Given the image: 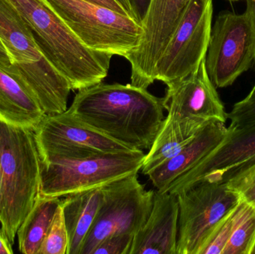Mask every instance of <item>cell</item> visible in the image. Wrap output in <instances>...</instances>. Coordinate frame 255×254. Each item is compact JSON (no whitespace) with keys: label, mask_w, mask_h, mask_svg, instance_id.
Wrapping results in <instances>:
<instances>
[{"label":"cell","mask_w":255,"mask_h":254,"mask_svg":"<svg viewBox=\"0 0 255 254\" xmlns=\"http://www.w3.org/2000/svg\"><path fill=\"white\" fill-rule=\"evenodd\" d=\"M11 64V59H10L5 48L3 46L2 43L0 40V66H1V67H9Z\"/></svg>","instance_id":"31"},{"label":"cell","mask_w":255,"mask_h":254,"mask_svg":"<svg viewBox=\"0 0 255 254\" xmlns=\"http://www.w3.org/2000/svg\"><path fill=\"white\" fill-rule=\"evenodd\" d=\"M227 132L224 122H211L205 125L178 155L147 175L153 186L158 192H166L174 180L214 150L224 140Z\"/></svg>","instance_id":"15"},{"label":"cell","mask_w":255,"mask_h":254,"mask_svg":"<svg viewBox=\"0 0 255 254\" xmlns=\"http://www.w3.org/2000/svg\"><path fill=\"white\" fill-rule=\"evenodd\" d=\"M134 234H117L105 239L92 254H129Z\"/></svg>","instance_id":"26"},{"label":"cell","mask_w":255,"mask_h":254,"mask_svg":"<svg viewBox=\"0 0 255 254\" xmlns=\"http://www.w3.org/2000/svg\"><path fill=\"white\" fill-rule=\"evenodd\" d=\"M34 132L41 161L82 159L136 151L86 125L67 110L46 115Z\"/></svg>","instance_id":"10"},{"label":"cell","mask_w":255,"mask_h":254,"mask_svg":"<svg viewBox=\"0 0 255 254\" xmlns=\"http://www.w3.org/2000/svg\"><path fill=\"white\" fill-rule=\"evenodd\" d=\"M242 201V210L223 254H252L255 246V208Z\"/></svg>","instance_id":"21"},{"label":"cell","mask_w":255,"mask_h":254,"mask_svg":"<svg viewBox=\"0 0 255 254\" xmlns=\"http://www.w3.org/2000/svg\"><path fill=\"white\" fill-rule=\"evenodd\" d=\"M0 195H1V173H0Z\"/></svg>","instance_id":"32"},{"label":"cell","mask_w":255,"mask_h":254,"mask_svg":"<svg viewBox=\"0 0 255 254\" xmlns=\"http://www.w3.org/2000/svg\"><path fill=\"white\" fill-rule=\"evenodd\" d=\"M176 196L179 207L176 254H197L216 225L241 201L225 181L202 180Z\"/></svg>","instance_id":"7"},{"label":"cell","mask_w":255,"mask_h":254,"mask_svg":"<svg viewBox=\"0 0 255 254\" xmlns=\"http://www.w3.org/2000/svg\"><path fill=\"white\" fill-rule=\"evenodd\" d=\"M230 1H238V0H230Z\"/></svg>","instance_id":"34"},{"label":"cell","mask_w":255,"mask_h":254,"mask_svg":"<svg viewBox=\"0 0 255 254\" xmlns=\"http://www.w3.org/2000/svg\"><path fill=\"white\" fill-rule=\"evenodd\" d=\"M83 1L93 3V4H97V5L103 6V7L112 9V10L118 12V13L130 16L127 10L117 0H83Z\"/></svg>","instance_id":"28"},{"label":"cell","mask_w":255,"mask_h":254,"mask_svg":"<svg viewBox=\"0 0 255 254\" xmlns=\"http://www.w3.org/2000/svg\"><path fill=\"white\" fill-rule=\"evenodd\" d=\"M13 253L12 246L7 240L0 228V254H12Z\"/></svg>","instance_id":"30"},{"label":"cell","mask_w":255,"mask_h":254,"mask_svg":"<svg viewBox=\"0 0 255 254\" xmlns=\"http://www.w3.org/2000/svg\"><path fill=\"white\" fill-rule=\"evenodd\" d=\"M224 181L231 190L239 195L241 201L255 208V161L237 170Z\"/></svg>","instance_id":"24"},{"label":"cell","mask_w":255,"mask_h":254,"mask_svg":"<svg viewBox=\"0 0 255 254\" xmlns=\"http://www.w3.org/2000/svg\"><path fill=\"white\" fill-rule=\"evenodd\" d=\"M213 0H191L154 67L153 79L168 85L194 73L205 60L212 28Z\"/></svg>","instance_id":"9"},{"label":"cell","mask_w":255,"mask_h":254,"mask_svg":"<svg viewBox=\"0 0 255 254\" xmlns=\"http://www.w3.org/2000/svg\"><path fill=\"white\" fill-rule=\"evenodd\" d=\"M242 210V201L231 210L211 231L197 254H223Z\"/></svg>","instance_id":"22"},{"label":"cell","mask_w":255,"mask_h":254,"mask_svg":"<svg viewBox=\"0 0 255 254\" xmlns=\"http://www.w3.org/2000/svg\"><path fill=\"white\" fill-rule=\"evenodd\" d=\"M255 161V125L243 128L229 125L224 140L193 168L174 180L166 192L177 195L202 180L224 181L237 170Z\"/></svg>","instance_id":"12"},{"label":"cell","mask_w":255,"mask_h":254,"mask_svg":"<svg viewBox=\"0 0 255 254\" xmlns=\"http://www.w3.org/2000/svg\"><path fill=\"white\" fill-rule=\"evenodd\" d=\"M61 201V198L45 196L39 192L32 208L16 233L21 253L38 254Z\"/></svg>","instance_id":"20"},{"label":"cell","mask_w":255,"mask_h":254,"mask_svg":"<svg viewBox=\"0 0 255 254\" xmlns=\"http://www.w3.org/2000/svg\"><path fill=\"white\" fill-rule=\"evenodd\" d=\"M131 9L132 17L141 25L148 6H149L150 0H128Z\"/></svg>","instance_id":"27"},{"label":"cell","mask_w":255,"mask_h":254,"mask_svg":"<svg viewBox=\"0 0 255 254\" xmlns=\"http://www.w3.org/2000/svg\"><path fill=\"white\" fill-rule=\"evenodd\" d=\"M0 40L11 64H32L44 58L25 19L10 0H0Z\"/></svg>","instance_id":"19"},{"label":"cell","mask_w":255,"mask_h":254,"mask_svg":"<svg viewBox=\"0 0 255 254\" xmlns=\"http://www.w3.org/2000/svg\"><path fill=\"white\" fill-rule=\"evenodd\" d=\"M145 154L142 151L105 154L82 159L40 160V193L52 198L102 187L138 174Z\"/></svg>","instance_id":"4"},{"label":"cell","mask_w":255,"mask_h":254,"mask_svg":"<svg viewBox=\"0 0 255 254\" xmlns=\"http://www.w3.org/2000/svg\"><path fill=\"white\" fill-rule=\"evenodd\" d=\"M163 98L166 116L170 119H193L205 125L211 122L226 123L228 120L224 104L210 79L205 60L190 76L166 85Z\"/></svg>","instance_id":"13"},{"label":"cell","mask_w":255,"mask_h":254,"mask_svg":"<svg viewBox=\"0 0 255 254\" xmlns=\"http://www.w3.org/2000/svg\"><path fill=\"white\" fill-rule=\"evenodd\" d=\"M68 245V234L60 204L38 254H67Z\"/></svg>","instance_id":"23"},{"label":"cell","mask_w":255,"mask_h":254,"mask_svg":"<svg viewBox=\"0 0 255 254\" xmlns=\"http://www.w3.org/2000/svg\"><path fill=\"white\" fill-rule=\"evenodd\" d=\"M0 225L13 246L40 189V158L32 130L0 121Z\"/></svg>","instance_id":"3"},{"label":"cell","mask_w":255,"mask_h":254,"mask_svg":"<svg viewBox=\"0 0 255 254\" xmlns=\"http://www.w3.org/2000/svg\"><path fill=\"white\" fill-rule=\"evenodd\" d=\"M206 125L193 119L178 120L165 117L152 146L145 155L140 169L142 174L148 175L178 155Z\"/></svg>","instance_id":"18"},{"label":"cell","mask_w":255,"mask_h":254,"mask_svg":"<svg viewBox=\"0 0 255 254\" xmlns=\"http://www.w3.org/2000/svg\"><path fill=\"white\" fill-rule=\"evenodd\" d=\"M164 110L163 98L145 88L101 82L79 90L67 111L118 143L143 152L152 146Z\"/></svg>","instance_id":"1"},{"label":"cell","mask_w":255,"mask_h":254,"mask_svg":"<svg viewBox=\"0 0 255 254\" xmlns=\"http://www.w3.org/2000/svg\"><path fill=\"white\" fill-rule=\"evenodd\" d=\"M103 198L80 254H92L108 237L135 234L149 216L154 190H146L133 174L102 186Z\"/></svg>","instance_id":"6"},{"label":"cell","mask_w":255,"mask_h":254,"mask_svg":"<svg viewBox=\"0 0 255 254\" xmlns=\"http://www.w3.org/2000/svg\"><path fill=\"white\" fill-rule=\"evenodd\" d=\"M247 1V10L246 13L250 18L253 25V30H254L255 40V0H246Z\"/></svg>","instance_id":"29"},{"label":"cell","mask_w":255,"mask_h":254,"mask_svg":"<svg viewBox=\"0 0 255 254\" xmlns=\"http://www.w3.org/2000/svg\"><path fill=\"white\" fill-rule=\"evenodd\" d=\"M178 213L176 195L155 191L151 213L134 234L129 254H176Z\"/></svg>","instance_id":"14"},{"label":"cell","mask_w":255,"mask_h":254,"mask_svg":"<svg viewBox=\"0 0 255 254\" xmlns=\"http://www.w3.org/2000/svg\"><path fill=\"white\" fill-rule=\"evenodd\" d=\"M252 254H255V246L254 249H253V252H252Z\"/></svg>","instance_id":"33"},{"label":"cell","mask_w":255,"mask_h":254,"mask_svg":"<svg viewBox=\"0 0 255 254\" xmlns=\"http://www.w3.org/2000/svg\"><path fill=\"white\" fill-rule=\"evenodd\" d=\"M42 55L68 81L72 90L101 83L113 55L85 46L46 0H10Z\"/></svg>","instance_id":"2"},{"label":"cell","mask_w":255,"mask_h":254,"mask_svg":"<svg viewBox=\"0 0 255 254\" xmlns=\"http://www.w3.org/2000/svg\"><path fill=\"white\" fill-rule=\"evenodd\" d=\"M102 198V187H98L68 195L61 200L69 238L67 254H81L95 221Z\"/></svg>","instance_id":"17"},{"label":"cell","mask_w":255,"mask_h":254,"mask_svg":"<svg viewBox=\"0 0 255 254\" xmlns=\"http://www.w3.org/2000/svg\"><path fill=\"white\" fill-rule=\"evenodd\" d=\"M255 40L251 21L246 12L225 10L211 28L205 56L207 72L214 86L224 88L255 64Z\"/></svg>","instance_id":"8"},{"label":"cell","mask_w":255,"mask_h":254,"mask_svg":"<svg viewBox=\"0 0 255 254\" xmlns=\"http://www.w3.org/2000/svg\"><path fill=\"white\" fill-rule=\"evenodd\" d=\"M45 116L29 92L0 67V121L34 131Z\"/></svg>","instance_id":"16"},{"label":"cell","mask_w":255,"mask_h":254,"mask_svg":"<svg viewBox=\"0 0 255 254\" xmlns=\"http://www.w3.org/2000/svg\"><path fill=\"white\" fill-rule=\"evenodd\" d=\"M90 49L127 58L136 49L142 26L133 18L83 0H46Z\"/></svg>","instance_id":"5"},{"label":"cell","mask_w":255,"mask_h":254,"mask_svg":"<svg viewBox=\"0 0 255 254\" xmlns=\"http://www.w3.org/2000/svg\"><path fill=\"white\" fill-rule=\"evenodd\" d=\"M230 125L236 128L255 125V83L250 93L241 101L235 103L227 113Z\"/></svg>","instance_id":"25"},{"label":"cell","mask_w":255,"mask_h":254,"mask_svg":"<svg viewBox=\"0 0 255 254\" xmlns=\"http://www.w3.org/2000/svg\"><path fill=\"white\" fill-rule=\"evenodd\" d=\"M191 0H150L141 26L142 35L126 58L130 65L131 85L147 88L154 83L156 63L181 22Z\"/></svg>","instance_id":"11"}]
</instances>
